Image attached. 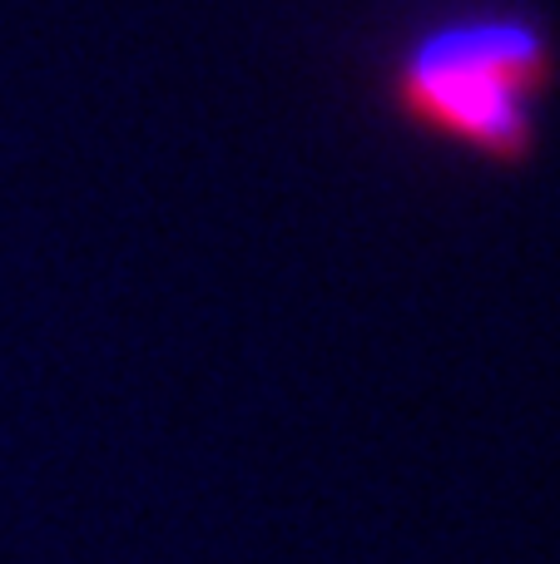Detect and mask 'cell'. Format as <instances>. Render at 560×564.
<instances>
[{
	"mask_svg": "<svg viewBox=\"0 0 560 564\" xmlns=\"http://www.w3.org/2000/svg\"><path fill=\"white\" fill-rule=\"evenodd\" d=\"M556 79V50L526 15H472L437 25L392 69V105L412 124L456 139L492 164H526L536 99Z\"/></svg>",
	"mask_w": 560,
	"mask_h": 564,
	"instance_id": "obj_1",
	"label": "cell"
}]
</instances>
